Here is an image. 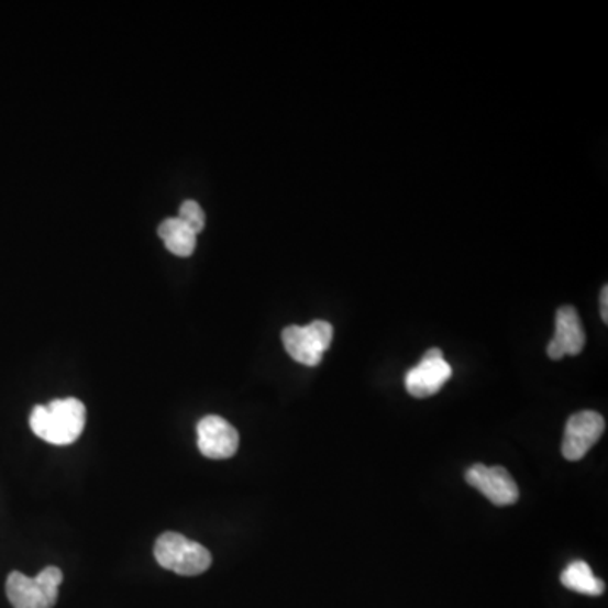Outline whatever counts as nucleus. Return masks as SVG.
I'll use <instances>...</instances> for the list:
<instances>
[{"label": "nucleus", "mask_w": 608, "mask_h": 608, "mask_svg": "<svg viewBox=\"0 0 608 608\" xmlns=\"http://www.w3.org/2000/svg\"><path fill=\"white\" fill-rule=\"evenodd\" d=\"M605 431V419L595 411H582L573 414L566 423L561 452L570 462H578L590 452Z\"/></svg>", "instance_id": "nucleus-7"}, {"label": "nucleus", "mask_w": 608, "mask_h": 608, "mask_svg": "<svg viewBox=\"0 0 608 608\" xmlns=\"http://www.w3.org/2000/svg\"><path fill=\"white\" fill-rule=\"evenodd\" d=\"M453 371L444 361L440 349H431L424 354L418 365L406 376V389L416 399H427L440 393L441 387L449 383Z\"/></svg>", "instance_id": "nucleus-6"}, {"label": "nucleus", "mask_w": 608, "mask_h": 608, "mask_svg": "<svg viewBox=\"0 0 608 608\" xmlns=\"http://www.w3.org/2000/svg\"><path fill=\"white\" fill-rule=\"evenodd\" d=\"M333 340V327L329 321L317 320L307 327H288L283 332L286 352L299 364L317 367Z\"/></svg>", "instance_id": "nucleus-4"}, {"label": "nucleus", "mask_w": 608, "mask_h": 608, "mask_svg": "<svg viewBox=\"0 0 608 608\" xmlns=\"http://www.w3.org/2000/svg\"><path fill=\"white\" fill-rule=\"evenodd\" d=\"M154 556L163 568L181 576H197L212 566V554L200 543L178 532H165L154 544Z\"/></svg>", "instance_id": "nucleus-2"}, {"label": "nucleus", "mask_w": 608, "mask_h": 608, "mask_svg": "<svg viewBox=\"0 0 608 608\" xmlns=\"http://www.w3.org/2000/svg\"><path fill=\"white\" fill-rule=\"evenodd\" d=\"M561 583L568 590L576 592V594L590 595V597H598V595L605 592V583L594 575L590 566L585 561H573V563H570L565 572L561 573Z\"/></svg>", "instance_id": "nucleus-10"}, {"label": "nucleus", "mask_w": 608, "mask_h": 608, "mask_svg": "<svg viewBox=\"0 0 608 608\" xmlns=\"http://www.w3.org/2000/svg\"><path fill=\"white\" fill-rule=\"evenodd\" d=\"M197 433L198 449L207 458L225 460L237 453V430L220 416H204L198 423Z\"/></svg>", "instance_id": "nucleus-8"}, {"label": "nucleus", "mask_w": 608, "mask_h": 608, "mask_svg": "<svg viewBox=\"0 0 608 608\" xmlns=\"http://www.w3.org/2000/svg\"><path fill=\"white\" fill-rule=\"evenodd\" d=\"M600 313H601V320H604L605 323H608V288H607V286H604V289H601Z\"/></svg>", "instance_id": "nucleus-13"}, {"label": "nucleus", "mask_w": 608, "mask_h": 608, "mask_svg": "<svg viewBox=\"0 0 608 608\" xmlns=\"http://www.w3.org/2000/svg\"><path fill=\"white\" fill-rule=\"evenodd\" d=\"M587 342L578 311L573 307H561L556 311V330L548 345V355L561 361L565 355H578Z\"/></svg>", "instance_id": "nucleus-9"}, {"label": "nucleus", "mask_w": 608, "mask_h": 608, "mask_svg": "<svg viewBox=\"0 0 608 608\" xmlns=\"http://www.w3.org/2000/svg\"><path fill=\"white\" fill-rule=\"evenodd\" d=\"M62 582V570L56 566L44 568L34 578L12 572L8 576L5 592L14 608H53L58 601V588Z\"/></svg>", "instance_id": "nucleus-3"}, {"label": "nucleus", "mask_w": 608, "mask_h": 608, "mask_svg": "<svg viewBox=\"0 0 608 608\" xmlns=\"http://www.w3.org/2000/svg\"><path fill=\"white\" fill-rule=\"evenodd\" d=\"M466 484L477 488L494 506L506 507L518 502L519 488L504 466L474 465L466 471Z\"/></svg>", "instance_id": "nucleus-5"}, {"label": "nucleus", "mask_w": 608, "mask_h": 608, "mask_svg": "<svg viewBox=\"0 0 608 608\" xmlns=\"http://www.w3.org/2000/svg\"><path fill=\"white\" fill-rule=\"evenodd\" d=\"M159 237L165 242L166 248L179 257H188L194 254L197 245V235L191 230L186 229L178 217L176 219H166L157 229Z\"/></svg>", "instance_id": "nucleus-11"}, {"label": "nucleus", "mask_w": 608, "mask_h": 608, "mask_svg": "<svg viewBox=\"0 0 608 608\" xmlns=\"http://www.w3.org/2000/svg\"><path fill=\"white\" fill-rule=\"evenodd\" d=\"M87 423V409L75 397L55 399L48 406H36L31 411L30 424L41 440L58 446L75 443Z\"/></svg>", "instance_id": "nucleus-1"}, {"label": "nucleus", "mask_w": 608, "mask_h": 608, "mask_svg": "<svg viewBox=\"0 0 608 608\" xmlns=\"http://www.w3.org/2000/svg\"><path fill=\"white\" fill-rule=\"evenodd\" d=\"M178 219L179 222H181L186 229L191 230L195 235L203 230L204 213L197 201L186 200L185 203L181 204V208H179Z\"/></svg>", "instance_id": "nucleus-12"}]
</instances>
